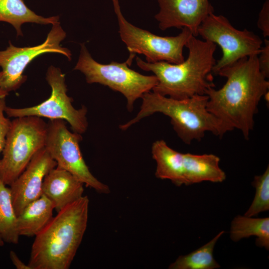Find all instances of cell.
I'll use <instances>...</instances> for the list:
<instances>
[{"label":"cell","mask_w":269,"mask_h":269,"mask_svg":"<svg viewBox=\"0 0 269 269\" xmlns=\"http://www.w3.org/2000/svg\"><path fill=\"white\" fill-rule=\"evenodd\" d=\"M185 185L203 181L220 183L226 178L220 168V158L213 154L183 153Z\"/></svg>","instance_id":"9a60e30c"},{"label":"cell","mask_w":269,"mask_h":269,"mask_svg":"<svg viewBox=\"0 0 269 269\" xmlns=\"http://www.w3.org/2000/svg\"><path fill=\"white\" fill-rule=\"evenodd\" d=\"M258 64L262 73L267 78L269 77V40L264 39V46L261 47L258 56Z\"/></svg>","instance_id":"d4e9b609"},{"label":"cell","mask_w":269,"mask_h":269,"mask_svg":"<svg viewBox=\"0 0 269 269\" xmlns=\"http://www.w3.org/2000/svg\"><path fill=\"white\" fill-rule=\"evenodd\" d=\"M83 185L69 172L56 166L45 176L42 192L53 202L58 212L83 196Z\"/></svg>","instance_id":"5bb4252c"},{"label":"cell","mask_w":269,"mask_h":269,"mask_svg":"<svg viewBox=\"0 0 269 269\" xmlns=\"http://www.w3.org/2000/svg\"><path fill=\"white\" fill-rule=\"evenodd\" d=\"M230 238L238 242L243 238L257 237V246L269 249V218H254L238 215L231 222Z\"/></svg>","instance_id":"d6986e66"},{"label":"cell","mask_w":269,"mask_h":269,"mask_svg":"<svg viewBox=\"0 0 269 269\" xmlns=\"http://www.w3.org/2000/svg\"><path fill=\"white\" fill-rule=\"evenodd\" d=\"M4 243V242L3 240H2V238L1 237V236H0V246H3Z\"/></svg>","instance_id":"83f0119b"},{"label":"cell","mask_w":269,"mask_h":269,"mask_svg":"<svg viewBox=\"0 0 269 269\" xmlns=\"http://www.w3.org/2000/svg\"><path fill=\"white\" fill-rule=\"evenodd\" d=\"M119 25V33L130 54H143L147 62L165 61L178 64L185 59L183 51L192 35L187 28L175 36H160L137 27L128 21L121 9L119 0H112Z\"/></svg>","instance_id":"52a82bcc"},{"label":"cell","mask_w":269,"mask_h":269,"mask_svg":"<svg viewBox=\"0 0 269 269\" xmlns=\"http://www.w3.org/2000/svg\"><path fill=\"white\" fill-rule=\"evenodd\" d=\"M11 121L0 159V179L10 185L25 170L33 156L45 147L47 123L36 116Z\"/></svg>","instance_id":"8992f818"},{"label":"cell","mask_w":269,"mask_h":269,"mask_svg":"<svg viewBox=\"0 0 269 269\" xmlns=\"http://www.w3.org/2000/svg\"><path fill=\"white\" fill-rule=\"evenodd\" d=\"M151 153L156 162L157 178L169 180L177 186L185 185L183 153L170 147L162 139L153 143Z\"/></svg>","instance_id":"2e32d148"},{"label":"cell","mask_w":269,"mask_h":269,"mask_svg":"<svg viewBox=\"0 0 269 269\" xmlns=\"http://www.w3.org/2000/svg\"><path fill=\"white\" fill-rule=\"evenodd\" d=\"M46 80L51 88L50 96L40 104L29 107L13 108L6 106L4 113L9 117L36 116L49 120L61 119L68 123L73 132L82 134L87 130V109H79L72 105L73 99L67 95L65 74L54 66H50Z\"/></svg>","instance_id":"9c48e42d"},{"label":"cell","mask_w":269,"mask_h":269,"mask_svg":"<svg viewBox=\"0 0 269 269\" xmlns=\"http://www.w3.org/2000/svg\"><path fill=\"white\" fill-rule=\"evenodd\" d=\"M141 98L139 112L133 119L119 126L122 130H127L145 117L160 113L170 118L174 130L187 144L193 140L200 141L207 132L222 137L227 132L233 131L208 110L207 95L175 99L149 91Z\"/></svg>","instance_id":"277c9868"},{"label":"cell","mask_w":269,"mask_h":269,"mask_svg":"<svg viewBox=\"0 0 269 269\" xmlns=\"http://www.w3.org/2000/svg\"><path fill=\"white\" fill-rule=\"evenodd\" d=\"M0 236L4 242L18 243L17 216L11 200L10 188L0 179Z\"/></svg>","instance_id":"44dd1931"},{"label":"cell","mask_w":269,"mask_h":269,"mask_svg":"<svg viewBox=\"0 0 269 269\" xmlns=\"http://www.w3.org/2000/svg\"><path fill=\"white\" fill-rule=\"evenodd\" d=\"M219 233L209 242L197 250L186 255L180 256L168 267L169 269H215L220 268L213 257L215 246L224 233Z\"/></svg>","instance_id":"ffe728a7"},{"label":"cell","mask_w":269,"mask_h":269,"mask_svg":"<svg viewBox=\"0 0 269 269\" xmlns=\"http://www.w3.org/2000/svg\"><path fill=\"white\" fill-rule=\"evenodd\" d=\"M135 56L130 54L123 63L112 61L107 64H101L92 58L82 43L74 69L84 74L88 83H99L122 94L127 100V109L131 112L135 101L152 90L158 83L155 75H144L130 68Z\"/></svg>","instance_id":"5b68a950"},{"label":"cell","mask_w":269,"mask_h":269,"mask_svg":"<svg viewBox=\"0 0 269 269\" xmlns=\"http://www.w3.org/2000/svg\"><path fill=\"white\" fill-rule=\"evenodd\" d=\"M185 47L189 51L188 56L178 64L165 61L148 63L136 57L138 67L152 72L158 80L153 92L175 99H184L205 95L209 88L215 87L212 72L216 62L214 56L216 44L192 35Z\"/></svg>","instance_id":"7a4b0ae2"},{"label":"cell","mask_w":269,"mask_h":269,"mask_svg":"<svg viewBox=\"0 0 269 269\" xmlns=\"http://www.w3.org/2000/svg\"><path fill=\"white\" fill-rule=\"evenodd\" d=\"M258 28L265 38L269 36V0H266L259 12L257 21Z\"/></svg>","instance_id":"cb8c5ba5"},{"label":"cell","mask_w":269,"mask_h":269,"mask_svg":"<svg viewBox=\"0 0 269 269\" xmlns=\"http://www.w3.org/2000/svg\"><path fill=\"white\" fill-rule=\"evenodd\" d=\"M159 11L154 18L161 30L187 28L195 37L204 19L214 12L209 0H156Z\"/></svg>","instance_id":"4fadbf2b"},{"label":"cell","mask_w":269,"mask_h":269,"mask_svg":"<svg viewBox=\"0 0 269 269\" xmlns=\"http://www.w3.org/2000/svg\"><path fill=\"white\" fill-rule=\"evenodd\" d=\"M82 140L81 134L70 132L64 120H50L47 123L45 147L56 162L57 166L69 172L97 192L109 193V187L92 174L84 161L79 145Z\"/></svg>","instance_id":"30bf717a"},{"label":"cell","mask_w":269,"mask_h":269,"mask_svg":"<svg viewBox=\"0 0 269 269\" xmlns=\"http://www.w3.org/2000/svg\"><path fill=\"white\" fill-rule=\"evenodd\" d=\"M10 259L13 265L17 269H30L28 265L23 263L17 256L16 253L11 251L9 253Z\"/></svg>","instance_id":"484cf974"},{"label":"cell","mask_w":269,"mask_h":269,"mask_svg":"<svg viewBox=\"0 0 269 269\" xmlns=\"http://www.w3.org/2000/svg\"><path fill=\"white\" fill-rule=\"evenodd\" d=\"M2 75V71L0 72V85L1 82V79ZM8 95V93L2 90L0 87V98H5V97Z\"/></svg>","instance_id":"4316f807"},{"label":"cell","mask_w":269,"mask_h":269,"mask_svg":"<svg viewBox=\"0 0 269 269\" xmlns=\"http://www.w3.org/2000/svg\"><path fill=\"white\" fill-rule=\"evenodd\" d=\"M5 98H0V154L4 148L6 137L11 124V121L4 115V109L6 106Z\"/></svg>","instance_id":"603a6c76"},{"label":"cell","mask_w":269,"mask_h":269,"mask_svg":"<svg viewBox=\"0 0 269 269\" xmlns=\"http://www.w3.org/2000/svg\"><path fill=\"white\" fill-rule=\"evenodd\" d=\"M258 56L242 58L217 73L227 81L219 89L209 88L208 110L232 130L240 131L248 139L261 98L269 91V82L261 72Z\"/></svg>","instance_id":"6da1fadb"},{"label":"cell","mask_w":269,"mask_h":269,"mask_svg":"<svg viewBox=\"0 0 269 269\" xmlns=\"http://www.w3.org/2000/svg\"><path fill=\"white\" fill-rule=\"evenodd\" d=\"M54 209L53 202L44 194L29 203L17 216L19 235H37L52 219Z\"/></svg>","instance_id":"e0dca14e"},{"label":"cell","mask_w":269,"mask_h":269,"mask_svg":"<svg viewBox=\"0 0 269 269\" xmlns=\"http://www.w3.org/2000/svg\"><path fill=\"white\" fill-rule=\"evenodd\" d=\"M89 200L83 196L53 217L35 237L30 269H68L82 242L88 223Z\"/></svg>","instance_id":"3957f363"},{"label":"cell","mask_w":269,"mask_h":269,"mask_svg":"<svg viewBox=\"0 0 269 269\" xmlns=\"http://www.w3.org/2000/svg\"><path fill=\"white\" fill-rule=\"evenodd\" d=\"M198 35L205 41L219 45L222 56L213 68L217 74L222 68L239 60L258 55L263 43L262 39L254 32L247 29L241 30L235 28L227 18L212 13L200 25Z\"/></svg>","instance_id":"ba28073f"},{"label":"cell","mask_w":269,"mask_h":269,"mask_svg":"<svg viewBox=\"0 0 269 269\" xmlns=\"http://www.w3.org/2000/svg\"><path fill=\"white\" fill-rule=\"evenodd\" d=\"M58 16L44 17L36 14L25 4L23 0H0V21L11 24L17 35H22L21 29L24 23L54 24L59 22Z\"/></svg>","instance_id":"ac0fdd59"},{"label":"cell","mask_w":269,"mask_h":269,"mask_svg":"<svg viewBox=\"0 0 269 269\" xmlns=\"http://www.w3.org/2000/svg\"><path fill=\"white\" fill-rule=\"evenodd\" d=\"M56 166V162L44 147L35 153L25 170L9 185L16 216L27 205L42 195L44 178Z\"/></svg>","instance_id":"7c38bea8"},{"label":"cell","mask_w":269,"mask_h":269,"mask_svg":"<svg viewBox=\"0 0 269 269\" xmlns=\"http://www.w3.org/2000/svg\"><path fill=\"white\" fill-rule=\"evenodd\" d=\"M66 35V32L59 22L52 24L46 40L41 44L32 47H18L9 41L6 49L0 51V67L2 73L0 88L7 93L18 89L26 80V76L23 74L26 66L33 59L41 54L59 53L70 60L71 51L60 45Z\"/></svg>","instance_id":"8fae6325"},{"label":"cell","mask_w":269,"mask_h":269,"mask_svg":"<svg viewBox=\"0 0 269 269\" xmlns=\"http://www.w3.org/2000/svg\"><path fill=\"white\" fill-rule=\"evenodd\" d=\"M252 185L256 189L254 200L245 213V216L253 217L269 210V167L264 173L254 177Z\"/></svg>","instance_id":"7402d4cb"}]
</instances>
